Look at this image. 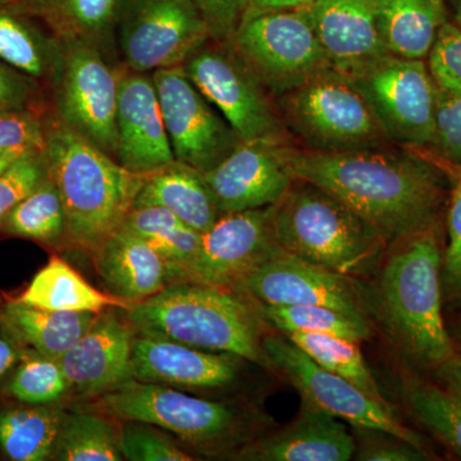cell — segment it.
<instances>
[{
    "label": "cell",
    "mask_w": 461,
    "mask_h": 461,
    "mask_svg": "<svg viewBox=\"0 0 461 461\" xmlns=\"http://www.w3.org/2000/svg\"><path fill=\"white\" fill-rule=\"evenodd\" d=\"M395 147L321 153L287 145L285 158L294 178L344 203L390 248L436 229L446 196L439 168L408 148Z\"/></svg>",
    "instance_id": "obj_1"
},
{
    "label": "cell",
    "mask_w": 461,
    "mask_h": 461,
    "mask_svg": "<svg viewBox=\"0 0 461 461\" xmlns=\"http://www.w3.org/2000/svg\"><path fill=\"white\" fill-rule=\"evenodd\" d=\"M42 151L65 209L63 248L93 256L122 226L147 176L127 171L51 108Z\"/></svg>",
    "instance_id": "obj_2"
},
{
    "label": "cell",
    "mask_w": 461,
    "mask_h": 461,
    "mask_svg": "<svg viewBox=\"0 0 461 461\" xmlns=\"http://www.w3.org/2000/svg\"><path fill=\"white\" fill-rule=\"evenodd\" d=\"M133 332L239 355L271 371L263 348L266 321L247 294L180 281L124 309Z\"/></svg>",
    "instance_id": "obj_3"
},
{
    "label": "cell",
    "mask_w": 461,
    "mask_h": 461,
    "mask_svg": "<svg viewBox=\"0 0 461 461\" xmlns=\"http://www.w3.org/2000/svg\"><path fill=\"white\" fill-rule=\"evenodd\" d=\"M93 409L115 420L153 424L204 456H235L268 426V417L256 406L136 379L96 397Z\"/></svg>",
    "instance_id": "obj_4"
},
{
    "label": "cell",
    "mask_w": 461,
    "mask_h": 461,
    "mask_svg": "<svg viewBox=\"0 0 461 461\" xmlns=\"http://www.w3.org/2000/svg\"><path fill=\"white\" fill-rule=\"evenodd\" d=\"M378 281L377 303L388 332L409 357L438 369L455 355L442 317V256L436 229L395 245Z\"/></svg>",
    "instance_id": "obj_5"
},
{
    "label": "cell",
    "mask_w": 461,
    "mask_h": 461,
    "mask_svg": "<svg viewBox=\"0 0 461 461\" xmlns=\"http://www.w3.org/2000/svg\"><path fill=\"white\" fill-rule=\"evenodd\" d=\"M272 226L285 253L348 277L369 275L388 248L359 214L300 178L272 205Z\"/></svg>",
    "instance_id": "obj_6"
},
{
    "label": "cell",
    "mask_w": 461,
    "mask_h": 461,
    "mask_svg": "<svg viewBox=\"0 0 461 461\" xmlns=\"http://www.w3.org/2000/svg\"><path fill=\"white\" fill-rule=\"evenodd\" d=\"M276 102L288 135L302 145L297 148L344 153L395 145L354 78L332 67Z\"/></svg>",
    "instance_id": "obj_7"
},
{
    "label": "cell",
    "mask_w": 461,
    "mask_h": 461,
    "mask_svg": "<svg viewBox=\"0 0 461 461\" xmlns=\"http://www.w3.org/2000/svg\"><path fill=\"white\" fill-rule=\"evenodd\" d=\"M58 41L56 60L45 84L51 111L117 160L118 80L122 62H113V54L89 41Z\"/></svg>",
    "instance_id": "obj_8"
},
{
    "label": "cell",
    "mask_w": 461,
    "mask_h": 461,
    "mask_svg": "<svg viewBox=\"0 0 461 461\" xmlns=\"http://www.w3.org/2000/svg\"><path fill=\"white\" fill-rule=\"evenodd\" d=\"M230 42L275 98L330 68L308 7L248 12Z\"/></svg>",
    "instance_id": "obj_9"
},
{
    "label": "cell",
    "mask_w": 461,
    "mask_h": 461,
    "mask_svg": "<svg viewBox=\"0 0 461 461\" xmlns=\"http://www.w3.org/2000/svg\"><path fill=\"white\" fill-rule=\"evenodd\" d=\"M182 68L242 142L294 145L275 96L260 83L230 42L209 39Z\"/></svg>",
    "instance_id": "obj_10"
},
{
    "label": "cell",
    "mask_w": 461,
    "mask_h": 461,
    "mask_svg": "<svg viewBox=\"0 0 461 461\" xmlns=\"http://www.w3.org/2000/svg\"><path fill=\"white\" fill-rule=\"evenodd\" d=\"M211 38L194 0H123L115 42L121 62L153 74L182 66Z\"/></svg>",
    "instance_id": "obj_11"
},
{
    "label": "cell",
    "mask_w": 461,
    "mask_h": 461,
    "mask_svg": "<svg viewBox=\"0 0 461 461\" xmlns=\"http://www.w3.org/2000/svg\"><path fill=\"white\" fill-rule=\"evenodd\" d=\"M351 77L388 140L397 147L430 148L437 86L423 60L390 54Z\"/></svg>",
    "instance_id": "obj_12"
},
{
    "label": "cell",
    "mask_w": 461,
    "mask_h": 461,
    "mask_svg": "<svg viewBox=\"0 0 461 461\" xmlns=\"http://www.w3.org/2000/svg\"><path fill=\"white\" fill-rule=\"evenodd\" d=\"M271 371L287 381L303 400L313 403L354 429L378 430L424 448L421 437L403 426L395 411L375 402L359 387L318 366L285 335L264 336Z\"/></svg>",
    "instance_id": "obj_13"
},
{
    "label": "cell",
    "mask_w": 461,
    "mask_h": 461,
    "mask_svg": "<svg viewBox=\"0 0 461 461\" xmlns=\"http://www.w3.org/2000/svg\"><path fill=\"white\" fill-rule=\"evenodd\" d=\"M173 156L205 173L241 144L223 115L203 95L182 66L151 74Z\"/></svg>",
    "instance_id": "obj_14"
},
{
    "label": "cell",
    "mask_w": 461,
    "mask_h": 461,
    "mask_svg": "<svg viewBox=\"0 0 461 461\" xmlns=\"http://www.w3.org/2000/svg\"><path fill=\"white\" fill-rule=\"evenodd\" d=\"M239 291L258 304L326 306L369 321L371 303L357 278L339 275L281 249L258 264Z\"/></svg>",
    "instance_id": "obj_15"
},
{
    "label": "cell",
    "mask_w": 461,
    "mask_h": 461,
    "mask_svg": "<svg viewBox=\"0 0 461 461\" xmlns=\"http://www.w3.org/2000/svg\"><path fill=\"white\" fill-rule=\"evenodd\" d=\"M277 250L272 206L222 213L202 233L185 281L239 291L249 273Z\"/></svg>",
    "instance_id": "obj_16"
},
{
    "label": "cell",
    "mask_w": 461,
    "mask_h": 461,
    "mask_svg": "<svg viewBox=\"0 0 461 461\" xmlns=\"http://www.w3.org/2000/svg\"><path fill=\"white\" fill-rule=\"evenodd\" d=\"M248 360L239 355L135 333L132 378L193 393L233 390L245 375Z\"/></svg>",
    "instance_id": "obj_17"
},
{
    "label": "cell",
    "mask_w": 461,
    "mask_h": 461,
    "mask_svg": "<svg viewBox=\"0 0 461 461\" xmlns=\"http://www.w3.org/2000/svg\"><path fill=\"white\" fill-rule=\"evenodd\" d=\"M133 336L123 308L111 306L100 312L59 359L68 396L96 399L131 381Z\"/></svg>",
    "instance_id": "obj_18"
},
{
    "label": "cell",
    "mask_w": 461,
    "mask_h": 461,
    "mask_svg": "<svg viewBox=\"0 0 461 461\" xmlns=\"http://www.w3.org/2000/svg\"><path fill=\"white\" fill-rule=\"evenodd\" d=\"M118 163L148 176L175 162L151 74L121 66L117 99Z\"/></svg>",
    "instance_id": "obj_19"
},
{
    "label": "cell",
    "mask_w": 461,
    "mask_h": 461,
    "mask_svg": "<svg viewBox=\"0 0 461 461\" xmlns=\"http://www.w3.org/2000/svg\"><path fill=\"white\" fill-rule=\"evenodd\" d=\"M286 144L241 142L223 162L204 173L221 213L267 208L280 202L293 185Z\"/></svg>",
    "instance_id": "obj_20"
},
{
    "label": "cell",
    "mask_w": 461,
    "mask_h": 461,
    "mask_svg": "<svg viewBox=\"0 0 461 461\" xmlns=\"http://www.w3.org/2000/svg\"><path fill=\"white\" fill-rule=\"evenodd\" d=\"M308 9L332 68L355 76L390 56L379 33L375 0H314Z\"/></svg>",
    "instance_id": "obj_21"
},
{
    "label": "cell",
    "mask_w": 461,
    "mask_h": 461,
    "mask_svg": "<svg viewBox=\"0 0 461 461\" xmlns=\"http://www.w3.org/2000/svg\"><path fill=\"white\" fill-rule=\"evenodd\" d=\"M355 437L330 412L302 399L295 420L284 429L244 446L233 459L250 461H348Z\"/></svg>",
    "instance_id": "obj_22"
},
{
    "label": "cell",
    "mask_w": 461,
    "mask_h": 461,
    "mask_svg": "<svg viewBox=\"0 0 461 461\" xmlns=\"http://www.w3.org/2000/svg\"><path fill=\"white\" fill-rule=\"evenodd\" d=\"M93 258L108 293L130 305L144 302L177 282L165 258L122 226L100 245Z\"/></svg>",
    "instance_id": "obj_23"
},
{
    "label": "cell",
    "mask_w": 461,
    "mask_h": 461,
    "mask_svg": "<svg viewBox=\"0 0 461 461\" xmlns=\"http://www.w3.org/2000/svg\"><path fill=\"white\" fill-rule=\"evenodd\" d=\"M132 206H160L200 233L222 214L204 173L177 160L145 177Z\"/></svg>",
    "instance_id": "obj_24"
},
{
    "label": "cell",
    "mask_w": 461,
    "mask_h": 461,
    "mask_svg": "<svg viewBox=\"0 0 461 461\" xmlns=\"http://www.w3.org/2000/svg\"><path fill=\"white\" fill-rule=\"evenodd\" d=\"M123 0H23L18 8L60 41H83L113 54Z\"/></svg>",
    "instance_id": "obj_25"
},
{
    "label": "cell",
    "mask_w": 461,
    "mask_h": 461,
    "mask_svg": "<svg viewBox=\"0 0 461 461\" xmlns=\"http://www.w3.org/2000/svg\"><path fill=\"white\" fill-rule=\"evenodd\" d=\"M98 314L47 311L9 300L0 309V321L23 348L59 360Z\"/></svg>",
    "instance_id": "obj_26"
},
{
    "label": "cell",
    "mask_w": 461,
    "mask_h": 461,
    "mask_svg": "<svg viewBox=\"0 0 461 461\" xmlns=\"http://www.w3.org/2000/svg\"><path fill=\"white\" fill-rule=\"evenodd\" d=\"M17 300L36 308L75 313H100L111 306L129 309V303L109 293H102L85 280L74 267L58 256L33 276Z\"/></svg>",
    "instance_id": "obj_27"
},
{
    "label": "cell",
    "mask_w": 461,
    "mask_h": 461,
    "mask_svg": "<svg viewBox=\"0 0 461 461\" xmlns=\"http://www.w3.org/2000/svg\"><path fill=\"white\" fill-rule=\"evenodd\" d=\"M375 11L388 53L405 59L429 57L445 23L442 7L432 0H375Z\"/></svg>",
    "instance_id": "obj_28"
},
{
    "label": "cell",
    "mask_w": 461,
    "mask_h": 461,
    "mask_svg": "<svg viewBox=\"0 0 461 461\" xmlns=\"http://www.w3.org/2000/svg\"><path fill=\"white\" fill-rule=\"evenodd\" d=\"M59 41L21 9L0 5V60L47 84Z\"/></svg>",
    "instance_id": "obj_29"
},
{
    "label": "cell",
    "mask_w": 461,
    "mask_h": 461,
    "mask_svg": "<svg viewBox=\"0 0 461 461\" xmlns=\"http://www.w3.org/2000/svg\"><path fill=\"white\" fill-rule=\"evenodd\" d=\"M66 411L56 403L0 411V448L14 461L50 460Z\"/></svg>",
    "instance_id": "obj_30"
},
{
    "label": "cell",
    "mask_w": 461,
    "mask_h": 461,
    "mask_svg": "<svg viewBox=\"0 0 461 461\" xmlns=\"http://www.w3.org/2000/svg\"><path fill=\"white\" fill-rule=\"evenodd\" d=\"M122 227L156 249L171 267L177 282L186 280L187 269L198 253L202 233L160 206H132Z\"/></svg>",
    "instance_id": "obj_31"
},
{
    "label": "cell",
    "mask_w": 461,
    "mask_h": 461,
    "mask_svg": "<svg viewBox=\"0 0 461 461\" xmlns=\"http://www.w3.org/2000/svg\"><path fill=\"white\" fill-rule=\"evenodd\" d=\"M114 418L91 411H66L51 460L120 461V429Z\"/></svg>",
    "instance_id": "obj_32"
},
{
    "label": "cell",
    "mask_w": 461,
    "mask_h": 461,
    "mask_svg": "<svg viewBox=\"0 0 461 461\" xmlns=\"http://www.w3.org/2000/svg\"><path fill=\"white\" fill-rule=\"evenodd\" d=\"M5 235L41 242L51 248H63L66 239V215L56 184L47 175L35 189L21 200L0 224Z\"/></svg>",
    "instance_id": "obj_33"
},
{
    "label": "cell",
    "mask_w": 461,
    "mask_h": 461,
    "mask_svg": "<svg viewBox=\"0 0 461 461\" xmlns=\"http://www.w3.org/2000/svg\"><path fill=\"white\" fill-rule=\"evenodd\" d=\"M286 338L321 368L351 382L375 402L395 411L364 359L359 342L323 333L297 332Z\"/></svg>",
    "instance_id": "obj_34"
},
{
    "label": "cell",
    "mask_w": 461,
    "mask_h": 461,
    "mask_svg": "<svg viewBox=\"0 0 461 461\" xmlns=\"http://www.w3.org/2000/svg\"><path fill=\"white\" fill-rule=\"evenodd\" d=\"M258 308L266 324L285 336L297 332L323 333L359 344L372 336L369 321L326 306L258 304Z\"/></svg>",
    "instance_id": "obj_35"
},
{
    "label": "cell",
    "mask_w": 461,
    "mask_h": 461,
    "mask_svg": "<svg viewBox=\"0 0 461 461\" xmlns=\"http://www.w3.org/2000/svg\"><path fill=\"white\" fill-rule=\"evenodd\" d=\"M402 393L412 417L461 457V397L418 378L406 379Z\"/></svg>",
    "instance_id": "obj_36"
},
{
    "label": "cell",
    "mask_w": 461,
    "mask_h": 461,
    "mask_svg": "<svg viewBox=\"0 0 461 461\" xmlns=\"http://www.w3.org/2000/svg\"><path fill=\"white\" fill-rule=\"evenodd\" d=\"M3 391L21 403L48 405L68 395V382L59 360L25 348Z\"/></svg>",
    "instance_id": "obj_37"
},
{
    "label": "cell",
    "mask_w": 461,
    "mask_h": 461,
    "mask_svg": "<svg viewBox=\"0 0 461 461\" xmlns=\"http://www.w3.org/2000/svg\"><path fill=\"white\" fill-rule=\"evenodd\" d=\"M120 448L123 460H195V457L182 448L167 430L144 421H122L120 429Z\"/></svg>",
    "instance_id": "obj_38"
},
{
    "label": "cell",
    "mask_w": 461,
    "mask_h": 461,
    "mask_svg": "<svg viewBox=\"0 0 461 461\" xmlns=\"http://www.w3.org/2000/svg\"><path fill=\"white\" fill-rule=\"evenodd\" d=\"M47 175L44 151L32 150L0 175V224Z\"/></svg>",
    "instance_id": "obj_39"
},
{
    "label": "cell",
    "mask_w": 461,
    "mask_h": 461,
    "mask_svg": "<svg viewBox=\"0 0 461 461\" xmlns=\"http://www.w3.org/2000/svg\"><path fill=\"white\" fill-rule=\"evenodd\" d=\"M47 111L11 109L0 111V150H44L47 142Z\"/></svg>",
    "instance_id": "obj_40"
},
{
    "label": "cell",
    "mask_w": 461,
    "mask_h": 461,
    "mask_svg": "<svg viewBox=\"0 0 461 461\" xmlns=\"http://www.w3.org/2000/svg\"><path fill=\"white\" fill-rule=\"evenodd\" d=\"M429 74L436 86L447 93L461 94V29L442 23L429 54Z\"/></svg>",
    "instance_id": "obj_41"
},
{
    "label": "cell",
    "mask_w": 461,
    "mask_h": 461,
    "mask_svg": "<svg viewBox=\"0 0 461 461\" xmlns=\"http://www.w3.org/2000/svg\"><path fill=\"white\" fill-rule=\"evenodd\" d=\"M430 148L446 162L461 167V94L437 87L435 133Z\"/></svg>",
    "instance_id": "obj_42"
},
{
    "label": "cell",
    "mask_w": 461,
    "mask_h": 461,
    "mask_svg": "<svg viewBox=\"0 0 461 461\" xmlns=\"http://www.w3.org/2000/svg\"><path fill=\"white\" fill-rule=\"evenodd\" d=\"M50 108L44 84L0 60V111Z\"/></svg>",
    "instance_id": "obj_43"
},
{
    "label": "cell",
    "mask_w": 461,
    "mask_h": 461,
    "mask_svg": "<svg viewBox=\"0 0 461 461\" xmlns=\"http://www.w3.org/2000/svg\"><path fill=\"white\" fill-rule=\"evenodd\" d=\"M447 233V247L442 256V290L450 302H461V177L450 196Z\"/></svg>",
    "instance_id": "obj_44"
},
{
    "label": "cell",
    "mask_w": 461,
    "mask_h": 461,
    "mask_svg": "<svg viewBox=\"0 0 461 461\" xmlns=\"http://www.w3.org/2000/svg\"><path fill=\"white\" fill-rule=\"evenodd\" d=\"M362 433L357 441L355 459L360 461H420L429 459L424 448L378 430L359 429Z\"/></svg>",
    "instance_id": "obj_45"
},
{
    "label": "cell",
    "mask_w": 461,
    "mask_h": 461,
    "mask_svg": "<svg viewBox=\"0 0 461 461\" xmlns=\"http://www.w3.org/2000/svg\"><path fill=\"white\" fill-rule=\"evenodd\" d=\"M213 41L230 42L248 12V0H194Z\"/></svg>",
    "instance_id": "obj_46"
},
{
    "label": "cell",
    "mask_w": 461,
    "mask_h": 461,
    "mask_svg": "<svg viewBox=\"0 0 461 461\" xmlns=\"http://www.w3.org/2000/svg\"><path fill=\"white\" fill-rule=\"evenodd\" d=\"M25 348H23L14 336L0 321V382L7 377L8 373L14 371L20 362Z\"/></svg>",
    "instance_id": "obj_47"
},
{
    "label": "cell",
    "mask_w": 461,
    "mask_h": 461,
    "mask_svg": "<svg viewBox=\"0 0 461 461\" xmlns=\"http://www.w3.org/2000/svg\"><path fill=\"white\" fill-rule=\"evenodd\" d=\"M313 2L314 0H248V12L291 11L309 7Z\"/></svg>",
    "instance_id": "obj_48"
},
{
    "label": "cell",
    "mask_w": 461,
    "mask_h": 461,
    "mask_svg": "<svg viewBox=\"0 0 461 461\" xmlns=\"http://www.w3.org/2000/svg\"><path fill=\"white\" fill-rule=\"evenodd\" d=\"M437 371H438L439 377L445 382L446 387L461 397V354H455Z\"/></svg>",
    "instance_id": "obj_49"
},
{
    "label": "cell",
    "mask_w": 461,
    "mask_h": 461,
    "mask_svg": "<svg viewBox=\"0 0 461 461\" xmlns=\"http://www.w3.org/2000/svg\"><path fill=\"white\" fill-rule=\"evenodd\" d=\"M32 150H23V149H9V150H0V175L8 168L12 163L16 162L18 158Z\"/></svg>",
    "instance_id": "obj_50"
},
{
    "label": "cell",
    "mask_w": 461,
    "mask_h": 461,
    "mask_svg": "<svg viewBox=\"0 0 461 461\" xmlns=\"http://www.w3.org/2000/svg\"><path fill=\"white\" fill-rule=\"evenodd\" d=\"M455 21L461 29V0H455Z\"/></svg>",
    "instance_id": "obj_51"
},
{
    "label": "cell",
    "mask_w": 461,
    "mask_h": 461,
    "mask_svg": "<svg viewBox=\"0 0 461 461\" xmlns=\"http://www.w3.org/2000/svg\"><path fill=\"white\" fill-rule=\"evenodd\" d=\"M23 0H0V5H9V7H18Z\"/></svg>",
    "instance_id": "obj_52"
},
{
    "label": "cell",
    "mask_w": 461,
    "mask_h": 461,
    "mask_svg": "<svg viewBox=\"0 0 461 461\" xmlns=\"http://www.w3.org/2000/svg\"><path fill=\"white\" fill-rule=\"evenodd\" d=\"M432 2L435 3V5H439V7H442V2H444V0H432Z\"/></svg>",
    "instance_id": "obj_53"
},
{
    "label": "cell",
    "mask_w": 461,
    "mask_h": 461,
    "mask_svg": "<svg viewBox=\"0 0 461 461\" xmlns=\"http://www.w3.org/2000/svg\"><path fill=\"white\" fill-rule=\"evenodd\" d=\"M459 338H460V341H461V324H460V330H459Z\"/></svg>",
    "instance_id": "obj_54"
}]
</instances>
